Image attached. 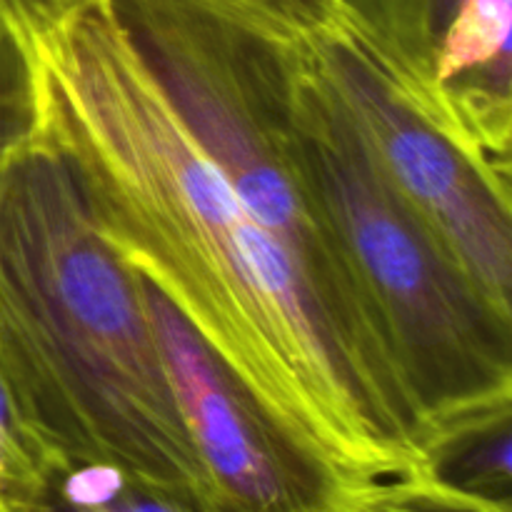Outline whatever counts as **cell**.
<instances>
[{
  "label": "cell",
  "mask_w": 512,
  "mask_h": 512,
  "mask_svg": "<svg viewBox=\"0 0 512 512\" xmlns=\"http://www.w3.org/2000/svg\"><path fill=\"white\" fill-rule=\"evenodd\" d=\"M8 8L28 55L35 130L118 258L288 433L368 483L418 473L423 428L403 383L240 203L108 0Z\"/></svg>",
  "instance_id": "obj_1"
},
{
  "label": "cell",
  "mask_w": 512,
  "mask_h": 512,
  "mask_svg": "<svg viewBox=\"0 0 512 512\" xmlns=\"http://www.w3.org/2000/svg\"><path fill=\"white\" fill-rule=\"evenodd\" d=\"M0 365L53 463H108L200 512L138 273L38 130L0 158Z\"/></svg>",
  "instance_id": "obj_2"
},
{
  "label": "cell",
  "mask_w": 512,
  "mask_h": 512,
  "mask_svg": "<svg viewBox=\"0 0 512 512\" xmlns=\"http://www.w3.org/2000/svg\"><path fill=\"white\" fill-rule=\"evenodd\" d=\"M290 143L413 400L423 458L445 435L510 413L512 320L380 168L320 73L308 28L290 88Z\"/></svg>",
  "instance_id": "obj_3"
},
{
  "label": "cell",
  "mask_w": 512,
  "mask_h": 512,
  "mask_svg": "<svg viewBox=\"0 0 512 512\" xmlns=\"http://www.w3.org/2000/svg\"><path fill=\"white\" fill-rule=\"evenodd\" d=\"M320 73L395 188L480 293L512 320L510 178L458 135L433 93L395 68L340 5L305 20Z\"/></svg>",
  "instance_id": "obj_4"
},
{
  "label": "cell",
  "mask_w": 512,
  "mask_h": 512,
  "mask_svg": "<svg viewBox=\"0 0 512 512\" xmlns=\"http://www.w3.org/2000/svg\"><path fill=\"white\" fill-rule=\"evenodd\" d=\"M138 273V270H135ZM150 328L200 473V512H358L355 478L283 428L138 273Z\"/></svg>",
  "instance_id": "obj_5"
},
{
  "label": "cell",
  "mask_w": 512,
  "mask_h": 512,
  "mask_svg": "<svg viewBox=\"0 0 512 512\" xmlns=\"http://www.w3.org/2000/svg\"><path fill=\"white\" fill-rule=\"evenodd\" d=\"M338 5L383 48L400 73L435 93V55L460 0H338Z\"/></svg>",
  "instance_id": "obj_6"
},
{
  "label": "cell",
  "mask_w": 512,
  "mask_h": 512,
  "mask_svg": "<svg viewBox=\"0 0 512 512\" xmlns=\"http://www.w3.org/2000/svg\"><path fill=\"white\" fill-rule=\"evenodd\" d=\"M510 413L480 420L440 438L425 453L418 473L512 508V460H510Z\"/></svg>",
  "instance_id": "obj_7"
},
{
  "label": "cell",
  "mask_w": 512,
  "mask_h": 512,
  "mask_svg": "<svg viewBox=\"0 0 512 512\" xmlns=\"http://www.w3.org/2000/svg\"><path fill=\"white\" fill-rule=\"evenodd\" d=\"M33 512H188L173 498L108 463L50 465Z\"/></svg>",
  "instance_id": "obj_8"
},
{
  "label": "cell",
  "mask_w": 512,
  "mask_h": 512,
  "mask_svg": "<svg viewBox=\"0 0 512 512\" xmlns=\"http://www.w3.org/2000/svg\"><path fill=\"white\" fill-rule=\"evenodd\" d=\"M512 0H460L440 38L433 85L448 83L475 65L508 58Z\"/></svg>",
  "instance_id": "obj_9"
},
{
  "label": "cell",
  "mask_w": 512,
  "mask_h": 512,
  "mask_svg": "<svg viewBox=\"0 0 512 512\" xmlns=\"http://www.w3.org/2000/svg\"><path fill=\"white\" fill-rule=\"evenodd\" d=\"M53 458L0 365V512H33Z\"/></svg>",
  "instance_id": "obj_10"
},
{
  "label": "cell",
  "mask_w": 512,
  "mask_h": 512,
  "mask_svg": "<svg viewBox=\"0 0 512 512\" xmlns=\"http://www.w3.org/2000/svg\"><path fill=\"white\" fill-rule=\"evenodd\" d=\"M33 128L35 108L28 55L8 0H0V158Z\"/></svg>",
  "instance_id": "obj_11"
},
{
  "label": "cell",
  "mask_w": 512,
  "mask_h": 512,
  "mask_svg": "<svg viewBox=\"0 0 512 512\" xmlns=\"http://www.w3.org/2000/svg\"><path fill=\"white\" fill-rule=\"evenodd\" d=\"M358 512H512V508L460 493L423 473H413L375 485Z\"/></svg>",
  "instance_id": "obj_12"
},
{
  "label": "cell",
  "mask_w": 512,
  "mask_h": 512,
  "mask_svg": "<svg viewBox=\"0 0 512 512\" xmlns=\"http://www.w3.org/2000/svg\"><path fill=\"white\" fill-rule=\"evenodd\" d=\"M270 3L280 5L283 10L293 13L300 20H313L318 15L328 13L330 8L338 5V0H270Z\"/></svg>",
  "instance_id": "obj_13"
}]
</instances>
